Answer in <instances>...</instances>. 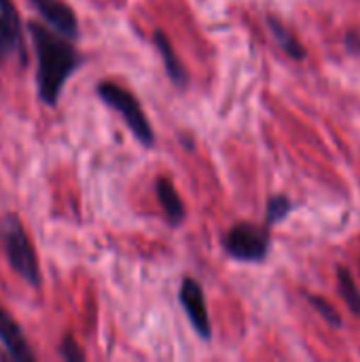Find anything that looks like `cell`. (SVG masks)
Segmentation results:
<instances>
[{
    "instance_id": "9c48e42d",
    "label": "cell",
    "mask_w": 360,
    "mask_h": 362,
    "mask_svg": "<svg viewBox=\"0 0 360 362\" xmlns=\"http://www.w3.org/2000/svg\"><path fill=\"white\" fill-rule=\"evenodd\" d=\"M155 195H157V202L161 206V210L166 212V218L172 227H178L185 223L187 218V206L182 202V197L178 195L176 187L172 185L170 178L166 176H159L155 180Z\"/></svg>"
},
{
    "instance_id": "52a82bcc",
    "label": "cell",
    "mask_w": 360,
    "mask_h": 362,
    "mask_svg": "<svg viewBox=\"0 0 360 362\" xmlns=\"http://www.w3.org/2000/svg\"><path fill=\"white\" fill-rule=\"evenodd\" d=\"M30 2L53 30H57L59 34L72 40L79 38V19L64 0H30Z\"/></svg>"
},
{
    "instance_id": "7c38bea8",
    "label": "cell",
    "mask_w": 360,
    "mask_h": 362,
    "mask_svg": "<svg viewBox=\"0 0 360 362\" xmlns=\"http://www.w3.org/2000/svg\"><path fill=\"white\" fill-rule=\"evenodd\" d=\"M337 282H339V291L344 301L348 303L350 312L360 318V291L352 278V274L346 267H337Z\"/></svg>"
},
{
    "instance_id": "5b68a950",
    "label": "cell",
    "mask_w": 360,
    "mask_h": 362,
    "mask_svg": "<svg viewBox=\"0 0 360 362\" xmlns=\"http://www.w3.org/2000/svg\"><path fill=\"white\" fill-rule=\"evenodd\" d=\"M13 53L25 64L23 49V28L13 0H0V64H4Z\"/></svg>"
},
{
    "instance_id": "9a60e30c",
    "label": "cell",
    "mask_w": 360,
    "mask_h": 362,
    "mask_svg": "<svg viewBox=\"0 0 360 362\" xmlns=\"http://www.w3.org/2000/svg\"><path fill=\"white\" fill-rule=\"evenodd\" d=\"M59 354H62V358H64V361H68V362H76L85 358V354L81 352V348L74 344V339H72V337H64V341H62V346H59Z\"/></svg>"
},
{
    "instance_id": "5bb4252c",
    "label": "cell",
    "mask_w": 360,
    "mask_h": 362,
    "mask_svg": "<svg viewBox=\"0 0 360 362\" xmlns=\"http://www.w3.org/2000/svg\"><path fill=\"white\" fill-rule=\"evenodd\" d=\"M306 299L318 310V314L331 325V327H335V329H339L342 327V316L335 312V308L329 303V301H325L323 297H316V295H306Z\"/></svg>"
},
{
    "instance_id": "8992f818",
    "label": "cell",
    "mask_w": 360,
    "mask_h": 362,
    "mask_svg": "<svg viewBox=\"0 0 360 362\" xmlns=\"http://www.w3.org/2000/svg\"><path fill=\"white\" fill-rule=\"evenodd\" d=\"M180 303H182L185 314H187L189 322L193 325L195 333L208 341L212 337V325H210V316H208V308H206V299H204V288L197 280H193V278L182 280Z\"/></svg>"
},
{
    "instance_id": "30bf717a",
    "label": "cell",
    "mask_w": 360,
    "mask_h": 362,
    "mask_svg": "<svg viewBox=\"0 0 360 362\" xmlns=\"http://www.w3.org/2000/svg\"><path fill=\"white\" fill-rule=\"evenodd\" d=\"M153 42L157 47V51L161 53L163 57V64H166V70H168V76L172 78V83L180 89H185L189 85V74H187V68L185 64L180 62V57L176 55L174 47H172V40L161 32L157 30L155 36H153Z\"/></svg>"
},
{
    "instance_id": "8fae6325",
    "label": "cell",
    "mask_w": 360,
    "mask_h": 362,
    "mask_svg": "<svg viewBox=\"0 0 360 362\" xmlns=\"http://www.w3.org/2000/svg\"><path fill=\"white\" fill-rule=\"evenodd\" d=\"M267 25H269V32L274 34V40H276V45L289 55V57H293V59H297V62H301V59H306V47L295 38V34L291 32V28H286L278 17H267Z\"/></svg>"
},
{
    "instance_id": "ba28073f",
    "label": "cell",
    "mask_w": 360,
    "mask_h": 362,
    "mask_svg": "<svg viewBox=\"0 0 360 362\" xmlns=\"http://www.w3.org/2000/svg\"><path fill=\"white\" fill-rule=\"evenodd\" d=\"M0 344L4 348V358L8 361H34V354L21 333L17 320L0 305Z\"/></svg>"
},
{
    "instance_id": "277c9868",
    "label": "cell",
    "mask_w": 360,
    "mask_h": 362,
    "mask_svg": "<svg viewBox=\"0 0 360 362\" xmlns=\"http://www.w3.org/2000/svg\"><path fill=\"white\" fill-rule=\"evenodd\" d=\"M223 248L231 259L244 263H259L269 255L272 248V225H252V223H238L233 225L225 238Z\"/></svg>"
},
{
    "instance_id": "4fadbf2b",
    "label": "cell",
    "mask_w": 360,
    "mask_h": 362,
    "mask_svg": "<svg viewBox=\"0 0 360 362\" xmlns=\"http://www.w3.org/2000/svg\"><path fill=\"white\" fill-rule=\"evenodd\" d=\"M291 210H293V202H291L286 195H274V197H269V202H267L265 223L274 227L276 223L284 221V218L291 214Z\"/></svg>"
},
{
    "instance_id": "3957f363",
    "label": "cell",
    "mask_w": 360,
    "mask_h": 362,
    "mask_svg": "<svg viewBox=\"0 0 360 362\" xmlns=\"http://www.w3.org/2000/svg\"><path fill=\"white\" fill-rule=\"evenodd\" d=\"M95 93L104 104H108L112 110H117L123 117L125 125L129 127V132L136 136V140L140 144H144L149 148L155 144V132H153V127H151L138 98L132 91H127L125 87H121L117 83L104 81V83L98 85Z\"/></svg>"
},
{
    "instance_id": "6da1fadb",
    "label": "cell",
    "mask_w": 360,
    "mask_h": 362,
    "mask_svg": "<svg viewBox=\"0 0 360 362\" xmlns=\"http://www.w3.org/2000/svg\"><path fill=\"white\" fill-rule=\"evenodd\" d=\"M28 34L36 53V85L38 98L47 106H57L62 89L72 72L83 64L72 38L59 34L51 25L28 21Z\"/></svg>"
},
{
    "instance_id": "7a4b0ae2",
    "label": "cell",
    "mask_w": 360,
    "mask_h": 362,
    "mask_svg": "<svg viewBox=\"0 0 360 362\" xmlns=\"http://www.w3.org/2000/svg\"><path fill=\"white\" fill-rule=\"evenodd\" d=\"M0 246L6 257V263L15 274H19L30 286H40V267L32 240L19 221V216L6 212L0 218Z\"/></svg>"
}]
</instances>
